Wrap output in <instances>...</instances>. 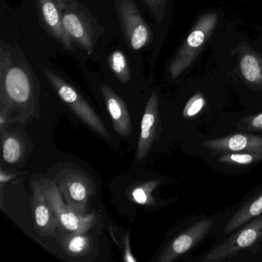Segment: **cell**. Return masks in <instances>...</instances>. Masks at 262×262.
Listing matches in <instances>:
<instances>
[{"label": "cell", "instance_id": "cell-1", "mask_svg": "<svg viewBox=\"0 0 262 262\" xmlns=\"http://www.w3.org/2000/svg\"><path fill=\"white\" fill-rule=\"evenodd\" d=\"M37 82L33 70L19 50L4 41L0 47V102L13 113L16 120L25 122L37 105Z\"/></svg>", "mask_w": 262, "mask_h": 262}, {"label": "cell", "instance_id": "cell-2", "mask_svg": "<svg viewBox=\"0 0 262 262\" xmlns=\"http://www.w3.org/2000/svg\"><path fill=\"white\" fill-rule=\"evenodd\" d=\"M46 197L53 209L62 232L86 233L94 228L96 219L94 214H80L62 200L56 182L50 179L40 181Z\"/></svg>", "mask_w": 262, "mask_h": 262}, {"label": "cell", "instance_id": "cell-3", "mask_svg": "<svg viewBox=\"0 0 262 262\" xmlns=\"http://www.w3.org/2000/svg\"><path fill=\"white\" fill-rule=\"evenodd\" d=\"M62 16L64 27L74 44L93 53L95 33L86 9L78 0H56Z\"/></svg>", "mask_w": 262, "mask_h": 262}, {"label": "cell", "instance_id": "cell-4", "mask_svg": "<svg viewBox=\"0 0 262 262\" xmlns=\"http://www.w3.org/2000/svg\"><path fill=\"white\" fill-rule=\"evenodd\" d=\"M43 73L58 96L79 116V119L102 137L110 139V134L100 118L74 87L48 69H43Z\"/></svg>", "mask_w": 262, "mask_h": 262}, {"label": "cell", "instance_id": "cell-5", "mask_svg": "<svg viewBox=\"0 0 262 262\" xmlns=\"http://www.w3.org/2000/svg\"><path fill=\"white\" fill-rule=\"evenodd\" d=\"M261 241L262 216L260 215L241 227L231 237L211 249L202 259V261L219 262L228 260Z\"/></svg>", "mask_w": 262, "mask_h": 262}, {"label": "cell", "instance_id": "cell-6", "mask_svg": "<svg viewBox=\"0 0 262 262\" xmlns=\"http://www.w3.org/2000/svg\"><path fill=\"white\" fill-rule=\"evenodd\" d=\"M67 205L80 214H86L94 188L90 178L77 170H62L55 179Z\"/></svg>", "mask_w": 262, "mask_h": 262}, {"label": "cell", "instance_id": "cell-7", "mask_svg": "<svg viewBox=\"0 0 262 262\" xmlns=\"http://www.w3.org/2000/svg\"><path fill=\"white\" fill-rule=\"evenodd\" d=\"M122 33L132 51L142 50L149 43L151 33L133 0H115Z\"/></svg>", "mask_w": 262, "mask_h": 262}, {"label": "cell", "instance_id": "cell-8", "mask_svg": "<svg viewBox=\"0 0 262 262\" xmlns=\"http://www.w3.org/2000/svg\"><path fill=\"white\" fill-rule=\"evenodd\" d=\"M213 219H204L182 231L162 251L159 262H171L192 249L213 227Z\"/></svg>", "mask_w": 262, "mask_h": 262}, {"label": "cell", "instance_id": "cell-9", "mask_svg": "<svg viewBox=\"0 0 262 262\" xmlns=\"http://www.w3.org/2000/svg\"><path fill=\"white\" fill-rule=\"evenodd\" d=\"M202 146L217 153L248 152L262 156V136L248 133H234L208 139Z\"/></svg>", "mask_w": 262, "mask_h": 262}, {"label": "cell", "instance_id": "cell-10", "mask_svg": "<svg viewBox=\"0 0 262 262\" xmlns=\"http://www.w3.org/2000/svg\"><path fill=\"white\" fill-rule=\"evenodd\" d=\"M44 28L69 51L74 50V42L67 33L56 0H36Z\"/></svg>", "mask_w": 262, "mask_h": 262}, {"label": "cell", "instance_id": "cell-11", "mask_svg": "<svg viewBox=\"0 0 262 262\" xmlns=\"http://www.w3.org/2000/svg\"><path fill=\"white\" fill-rule=\"evenodd\" d=\"M159 125V99L156 92H152L145 106L141 123L137 149V159L139 160L144 159L149 151L157 135Z\"/></svg>", "mask_w": 262, "mask_h": 262}, {"label": "cell", "instance_id": "cell-12", "mask_svg": "<svg viewBox=\"0 0 262 262\" xmlns=\"http://www.w3.org/2000/svg\"><path fill=\"white\" fill-rule=\"evenodd\" d=\"M32 209L36 229L42 234L53 235L58 228V222L53 209L46 197L40 182L32 183Z\"/></svg>", "mask_w": 262, "mask_h": 262}, {"label": "cell", "instance_id": "cell-13", "mask_svg": "<svg viewBox=\"0 0 262 262\" xmlns=\"http://www.w3.org/2000/svg\"><path fill=\"white\" fill-rule=\"evenodd\" d=\"M102 94L115 131L120 136H129L133 132L131 118L123 100L107 85L102 87Z\"/></svg>", "mask_w": 262, "mask_h": 262}, {"label": "cell", "instance_id": "cell-14", "mask_svg": "<svg viewBox=\"0 0 262 262\" xmlns=\"http://www.w3.org/2000/svg\"><path fill=\"white\" fill-rule=\"evenodd\" d=\"M262 214V191L253 196L229 219L224 233L229 234Z\"/></svg>", "mask_w": 262, "mask_h": 262}, {"label": "cell", "instance_id": "cell-15", "mask_svg": "<svg viewBox=\"0 0 262 262\" xmlns=\"http://www.w3.org/2000/svg\"><path fill=\"white\" fill-rule=\"evenodd\" d=\"M57 239L62 249L70 257H82L91 251V239L85 233L60 231Z\"/></svg>", "mask_w": 262, "mask_h": 262}, {"label": "cell", "instance_id": "cell-16", "mask_svg": "<svg viewBox=\"0 0 262 262\" xmlns=\"http://www.w3.org/2000/svg\"><path fill=\"white\" fill-rule=\"evenodd\" d=\"M110 70L122 83H128L131 80V70L126 56L121 50H115L108 58Z\"/></svg>", "mask_w": 262, "mask_h": 262}, {"label": "cell", "instance_id": "cell-17", "mask_svg": "<svg viewBox=\"0 0 262 262\" xmlns=\"http://www.w3.org/2000/svg\"><path fill=\"white\" fill-rule=\"evenodd\" d=\"M3 157L9 164H16L24 154V147L22 141L14 134L3 135Z\"/></svg>", "mask_w": 262, "mask_h": 262}, {"label": "cell", "instance_id": "cell-18", "mask_svg": "<svg viewBox=\"0 0 262 262\" xmlns=\"http://www.w3.org/2000/svg\"><path fill=\"white\" fill-rule=\"evenodd\" d=\"M159 181H148L145 183L136 185L132 190V199L139 205H154L156 204V200L153 198L152 191L159 185Z\"/></svg>", "mask_w": 262, "mask_h": 262}, {"label": "cell", "instance_id": "cell-19", "mask_svg": "<svg viewBox=\"0 0 262 262\" xmlns=\"http://www.w3.org/2000/svg\"><path fill=\"white\" fill-rule=\"evenodd\" d=\"M260 160L261 155L248 152L224 153L217 159L221 163L232 165H249Z\"/></svg>", "mask_w": 262, "mask_h": 262}, {"label": "cell", "instance_id": "cell-20", "mask_svg": "<svg viewBox=\"0 0 262 262\" xmlns=\"http://www.w3.org/2000/svg\"><path fill=\"white\" fill-rule=\"evenodd\" d=\"M242 75L250 82H257L260 76V69L257 59L252 56H245L241 62Z\"/></svg>", "mask_w": 262, "mask_h": 262}, {"label": "cell", "instance_id": "cell-21", "mask_svg": "<svg viewBox=\"0 0 262 262\" xmlns=\"http://www.w3.org/2000/svg\"><path fill=\"white\" fill-rule=\"evenodd\" d=\"M205 99L200 96V95L194 96L191 98L188 102L183 110V116L185 119H191L197 116L202 108L205 105Z\"/></svg>", "mask_w": 262, "mask_h": 262}, {"label": "cell", "instance_id": "cell-22", "mask_svg": "<svg viewBox=\"0 0 262 262\" xmlns=\"http://www.w3.org/2000/svg\"><path fill=\"white\" fill-rule=\"evenodd\" d=\"M238 128L248 131L261 132L262 113L254 116H248L239 122Z\"/></svg>", "mask_w": 262, "mask_h": 262}, {"label": "cell", "instance_id": "cell-23", "mask_svg": "<svg viewBox=\"0 0 262 262\" xmlns=\"http://www.w3.org/2000/svg\"><path fill=\"white\" fill-rule=\"evenodd\" d=\"M156 17V20L160 21L163 15L164 0H142Z\"/></svg>", "mask_w": 262, "mask_h": 262}, {"label": "cell", "instance_id": "cell-24", "mask_svg": "<svg viewBox=\"0 0 262 262\" xmlns=\"http://www.w3.org/2000/svg\"><path fill=\"white\" fill-rule=\"evenodd\" d=\"M204 40H205V34L200 30H196L189 35L187 42L189 47L196 48L200 47L203 43Z\"/></svg>", "mask_w": 262, "mask_h": 262}, {"label": "cell", "instance_id": "cell-25", "mask_svg": "<svg viewBox=\"0 0 262 262\" xmlns=\"http://www.w3.org/2000/svg\"><path fill=\"white\" fill-rule=\"evenodd\" d=\"M11 118V112L4 104L1 103V112H0V127H1V133L4 135V128L7 126V124L10 121Z\"/></svg>", "mask_w": 262, "mask_h": 262}, {"label": "cell", "instance_id": "cell-26", "mask_svg": "<svg viewBox=\"0 0 262 262\" xmlns=\"http://www.w3.org/2000/svg\"><path fill=\"white\" fill-rule=\"evenodd\" d=\"M128 234H127L126 240H125V254H124V260L125 261L131 262V261H137L136 258L133 257V254H132L131 251H130V239L128 237Z\"/></svg>", "mask_w": 262, "mask_h": 262}, {"label": "cell", "instance_id": "cell-27", "mask_svg": "<svg viewBox=\"0 0 262 262\" xmlns=\"http://www.w3.org/2000/svg\"><path fill=\"white\" fill-rule=\"evenodd\" d=\"M14 174H7L4 173V171H1V174H0V182L1 184L5 183V182H8L10 179H13L14 177Z\"/></svg>", "mask_w": 262, "mask_h": 262}]
</instances>
